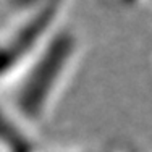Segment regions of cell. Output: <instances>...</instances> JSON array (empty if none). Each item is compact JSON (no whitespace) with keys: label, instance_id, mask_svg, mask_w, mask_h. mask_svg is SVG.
I'll list each match as a JSON object with an SVG mask.
<instances>
[{"label":"cell","instance_id":"cell-1","mask_svg":"<svg viewBox=\"0 0 152 152\" xmlns=\"http://www.w3.org/2000/svg\"><path fill=\"white\" fill-rule=\"evenodd\" d=\"M75 50L73 36L57 32V36H49L31 55V68H21V81L13 94L21 121L34 125L45 117L73 63Z\"/></svg>","mask_w":152,"mask_h":152},{"label":"cell","instance_id":"cell-2","mask_svg":"<svg viewBox=\"0 0 152 152\" xmlns=\"http://www.w3.org/2000/svg\"><path fill=\"white\" fill-rule=\"evenodd\" d=\"M60 0H50L42 5H24L28 18L21 20L16 28L0 36V83L2 79L21 71L31 55L49 37V28Z\"/></svg>","mask_w":152,"mask_h":152}]
</instances>
